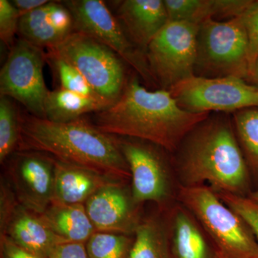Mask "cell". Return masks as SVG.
<instances>
[{
	"label": "cell",
	"mask_w": 258,
	"mask_h": 258,
	"mask_svg": "<svg viewBox=\"0 0 258 258\" xmlns=\"http://www.w3.org/2000/svg\"><path fill=\"white\" fill-rule=\"evenodd\" d=\"M214 258H228L227 256L225 255L221 251L218 250L217 249L215 252V256H214Z\"/></svg>",
	"instance_id": "e575fe53"
},
{
	"label": "cell",
	"mask_w": 258,
	"mask_h": 258,
	"mask_svg": "<svg viewBox=\"0 0 258 258\" xmlns=\"http://www.w3.org/2000/svg\"><path fill=\"white\" fill-rule=\"evenodd\" d=\"M118 181L121 180L55 159L52 203L85 205L97 191Z\"/></svg>",
	"instance_id": "2e32d148"
},
{
	"label": "cell",
	"mask_w": 258,
	"mask_h": 258,
	"mask_svg": "<svg viewBox=\"0 0 258 258\" xmlns=\"http://www.w3.org/2000/svg\"><path fill=\"white\" fill-rule=\"evenodd\" d=\"M133 242L130 235L96 232L86 247L89 258H129Z\"/></svg>",
	"instance_id": "d4e9b609"
},
{
	"label": "cell",
	"mask_w": 258,
	"mask_h": 258,
	"mask_svg": "<svg viewBox=\"0 0 258 258\" xmlns=\"http://www.w3.org/2000/svg\"><path fill=\"white\" fill-rule=\"evenodd\" d=\"M46 52L20 38L10 50L0 71V94L21 103L30 114L45 118L49 90L43 68Z\"/></svg>",
	"instance_id": "30bf717a"
},
{
	"label": "cell",
	"mask_w": 258,
	"mask_h": 258,
	"mask_svg": "<svg viewBox=\"0 0 258 258\" xmlns=\"http://www.w3.org/2000/svg\"><path fill=\"white\" fill-rule=\"evenodd\" d=\"M79 70L100 98L114 104L126 86L124 61L106 45L89 35L74 32L60 45L47 49Z\"/></svg>",
	"instance_id": "8992f818"
},
{
	"label": "cell",
	"mask_w": 258,
	"mask_h": 258,
	"mask_svg": "<svg viewBox=\"0 0 258 258\" xmlns=\"http://www.w3.org/2000/svg\"><path fill=\"white\" fill-rule=\"evenodd\" d=\"M49 2L47 0H13L11 3L20 12V15H23L43 6Z\"/></svg>",
	"instance_id": "d6a6232c"
},
{
	"label": "cell",
	"mask_w": 258,
	"mask_h": 258,
	"mask_svg": "<svg viewBox=\"0 0 258 258\" xmlns=\"http://www.w3.org/2000/svg\"><path fill=\"white\" fill-rule=\"evenodd\" d=\"M181 144L179 166L182 186L208 182L215 192L243 196L248 186L247 162L233 124L226 115H210Z\"/></svg>",
	"instance_id": "3957f363"
},
{
	"label": "cell",
	"mask_w": 258,
	"mask_h": 258,
	"mask_svg": "<svg viewBox=\"0 0 258 258\" xmlns=\"http://www.w3.org/2000/svg\"><path fill=\"white\" fill-rule=\"evenodd\" d=\"M74 32L72 14L60 1H50L21 15L19 22L20 38L47 50L60 45Z\"/></svg>",
	"instance_id": "5bb4252c"
},
{
	"label": "cell",
	"mask_w": 258,
	"mask_h": 258,
	"mask_svg": "<svg viewBox=\"0 0 258 258\" xmlns=\"http://www.w3.org/2000/svg\"><path fill=\"white\" fill-rule=\"evenodd\" d=\"M115 138L130 169L134 203L165 205L170 199L171 185L161 148L139 139Z\"/></svg>",
	"instance_id": "8fae6325"
},
{
	"label": "cell",
	"mask_w": 258,
	"mask_h": 258,
	"mask_svg": "<svg viewBox=\"0 0 258 258\" xmlns=\"http://www.w3.org/2000/svg\"><path fill=\"white\" fill-rule=\"evenodd\" d=\"M210 115L183 109L169 91H151L134 76L114 104L95 113L93 123L110 135L139 139L174 152Z\"/></svg>",
	"instance_id": "6da1fadb"
},
{
	"label": "cell",
	"mask_w": 258,
	"mask_h": 258,
	"mask_svg": "<svg viewBox=\"0 0 258 258\" xmlns=\"http://www.w3.org/2000/svg\"><path fill=\"white\" fill-rule=\"evenodd\" d=\"M1 235L8 236L23 248L42 258H48L59 244L66 242L44 223L40 215L20 204Z\"/></svg>",
	"instance_id": "e0dca14e"
},
{
	"label": "cell",
	"mask_w": 258,
	"mask_h": 258,
	"mask_svg": "<svg viewBox=\"0 0 258 258\" xmlns=\"http://www.w3.org/2000/svg\"><path fill=\"white\" fill-rule=\"evenodd\" d=\"M20 12L8 0H0V39L9 50L15 45L18 33Z\"/></svg>",
	"instance_id": "83f0119b"
},
{
	"label": "cell",
	"mask_w": 258,
	"mask_h": 258,
	"mask_svg": "<svg viewBox=\"0 0 258 258\" xmlns=\"http://www.w3.org/2000/svg\"><path fill=\"white\" fill-rule=\"evenodd\" d=\"M137 205L125 181L107 185L85 203L96 232L131 235L140 224Z\"/></svg>",
	"instance_id": "4fadbf2b"
},
{
	"label": "cell",
	"mask_w": 258,
	"mask_h": 258,
	"mask_svg": "<svg viewBox=\"0 0 258 258\" xmlns=\"http://www.w3.org/2000/svg\"><path fill=\"white\" fill-rule=\"evenodd\" d=\"M134 235L129 258H170L164 228L157 220L141 222Z\"/></svg>",
	"instance_id": "44dd1931"
},
{
	"label": "cell",
	"mask_w": 258,
	"mask_h": 258,
	"mask_svg": "<svg viewBox=\"0 0 258 258\" xmlns=\"http://www.w3.org/2000/svg\"><path fill=\"white\" fill-rule=\"evenodd\" d=\"M241 17L248 40V58L250 69L258 56V1L252 2V5Z\"/></svg>",
	"instance_id": "f1b7e54d"
},
{
	"label": "cell",
	"mask_w": 258,
	"mask_h": 258,
	"mask_svg": "<svg viewBox=\"0 0 258 258\" xmlns=\"http://www.w3.org/2000/svg\"><path fill=\"white\" fill-rule=\"evenodd\" d=\"M179 199L228 258H258V243L248 225L205 185L181 186Z\"/></svg>",
	"instance_id": "277c9868"
},
{
	"label": "cell",
	"mask_w": 258,
	"mask_h": 258,
	"mask_svg": "<svg viewBox=\"0 0 258 258\" xmlns=\"http://www.w3.org/2000/svg\"><path fill=\"white\" fill-rule=\"evenodd\" d=\"M171 247L176 258H211L203 232L182 209L174 212L171 222Z\"/></svg>",
	"instance_id": "ffe728a7"
},
{
	"label": "cell",
	"mask_w": 258,
	"mask_h": 258,
	"mask_svg": "<svg viewBox=\"0 0 258 258\" xmlns=\"http://www.w3.org/2000/svg\"><path fill=\"white\" fill-rule=\"evenodd\" d=\"M18 198L6 175L0 181V231L4 230L19 205Z\"/></svg>",
	"instance_id": "f546056e"
},
{
	"label": "cell",
	"mask_w": 258,
	"mask_h": 258,
	"mask_svg": "<svg viewBox=\"0 0 258 258\" xmlns=\"http://www.w3.org/2000/svg\"><path fill=\"white\" fill-rule=\"evenodd\" d=\"M20 113L13 99L0 97V163L17 150L20 141Z\"/></svg>",
	"instance_id": "603a6c76"
},
{
	"label": "cell",
	"mask_w": 258,
	"mask_h": 258,
	"mask_svg": "<svg viewBox=\"0 0 258 258\" xmlns=\"http://www.w3.org/2000/svg\"><path fill=\"white\" fill-rule=\"evenodd\" d=\"M234 130L246 162L258 171V107L232 113Z\"/></svg>",
	"instance_id": "7402d4cb"
},
{
	"label": "cell",
	"mask_w": 258,
	"mask_h": 258,
	"mask_svg": "<svg viewBox=\"0 0 258 258\" xmlns=\"http://www.w3.org/2000/svg\"><path fill=\"white\" fill-rule=\"evenodd\" d=\"M216 193L220 200L248 225L258 243V203L243 196L229 193Z\"/></svg>",
	"instance_id": "4316f807"
},
{
	"label": "cell",
	"mask_w": 258,
	"mask_h": 258,
	"mask_svg": "<svg viewBox=\"0 0 258 258\" xmlns=\"http://www.w3.org/2000/svg\"><path fill=\"white\" fill-rule=\"evenodd\" d=\"M117 19L129 39L145 53L147 47L169 21L163 0H124Z\"/></svg>",
	"instance_id": "9a60e30c"
},
{
	"label": "cell",
	"mask_w": 258,
	"mask_h": 258,
	"mask_svg": "<svg viewBox=\"0 0 258 258\" xmlns=\"http://www.w3.org/2000/svg\"><path fill=\"white\" fill-rule=\"evenodd\" d=\"M183 109L192 113H231L258 107V88L235 76L207 78L194 75L169 90Z\"/></svg>",
	"instance_id": "ba28073f"
},
{
	"label": "cell",
	"mask_w": 258,
	"mask_h": 258,
	"mask_svg": "<svg viewBox=\"0 0 258 258\" xmlns=\"http://www.w3.org/2000/svg\"><path fill=\"white\" fill-rule=\"evenodd\" d=\"M241 16L227 21L208 19L200 24L195 68V72L199 71L200 75L197 76H235L247 81L248 40Z\"/></svg>",
	"instance_id": "5b68a950"
},
{
	"label": "cell",
	"mask_w": 258,
	"mask_h": 258,
	"mask_svg": "<svg viewBox=\"0 0 258 258\" xmlns=\"http://www.w3.org/2000/svg\"><path fill=\"white\" fill-rule=\"evenodd\" d=\"M48 258H89L86 244L66 242L59 244Z\"/></svg>",
	"instance_id": "1f68e13d"
},
{
	"label": "cell",
	"mask_w": 258,
	"mask_h": 258,
	"mask_svg": "<svg viewBox=\"0 0 258 258\" xmlns=\"http://www.w3.org/2000/svg\"><path fill=\"white\" fill-rule=\"evenodd\" d=\"M1 258H42L23 248L8 236L0 235Z\"/></svg>",
	"instance_id": "4dcf8cb0"
},
{
	"label": "cell",
	"mask_w": 258,
	"mask_h": 258,
	"mask_svg": "<svg viewBox=\"0 0 258 258\" xmlns=\"http://www.w3.org/2000/svg\"><path fill=\"white\" fill-rule=\"evenodd\" d=\"M40 216L56 235L66 242L86 244L96 232L82 204L52 203Z\"/></svg>",
	"instance_id": "ac0fdd59"
},
{
	"label": "cell",
	"mask_w": 258,
	"mask_h": 258,
	"mask_svg": "<svg viewBox=\"0 0 258 258\" xmlns=\"http://www.w3.org/2000/svg\"><path fill=\"white\" fill-rule=\"evenodd\" d=\"M110 103L98 97L86 96L58 88L49 91L45 103V118L66 123L98 113L111 107Z\"/></svg>",
	"instance_id": "d6986e66"
},
{
	"label": "cell",
	"mask_w": 258,
	"mask_h": 258,
	"mask_svg": "<svg viewBox=\"0 0 258 258\" xmlns=\"http://www.w3.org/2000/svg\"><path fill=\"white\" fill-rule=\"evenodd\" d=\"M199 26L169 21L147 47L146 58L159 89L169 91L195 75Z\"/></svg>",
	"instance_id": "52a82bcc"
},
{
	"label": "cell",
	"mask_w": 258,
	"mask_h": 258,
	"mask_svg": "<svg viewBox=\"0 0 258 258\" xmlns=\"http://www.w3.org/2000/svg\"><path fill=\"white\" fill-rule=\"evenodd\" d=\"M16 151H34L127 182L130 169L115 136L102 132L84 117L66 123L20 113Z\"/></svg>",
	"instance_id": "7a4b0ae2"
},
{
	"label": "cell",
	"mask_w": 258,
	"mask_h": 258,
	"mask_svg": "<svg viewBox=\"0 0 258 258\" xmlns=\"http://www.w3.org/2000/svg\"><path fill=\"white\" fill-rule=\"evenodd\" d=\"M251 199L253 200L254 201L257 202L258 203V190L257 191H254V193H252L251 195Z\"/></svg>",
	"instance_id": "d590c367"
},
{
	"label": "cell",
	"mask_w": 258,
	"mask_h": 258,
	"mask_svg": "<svg viewBox=\"0 0 258 258\" xmlns=\"http://www.w3.org/2000/svg\"><path fill=\"white\" fill-rule=\"evenodd\" d=\"M169 21L200 25L217 16L216 0H164Z\"/></svg>",
	"instance_id": "cb8c5ba5"
},
{
	"label": "cell",
	"mask_w": 258,
	"mask_h": 258,
	"mask_svg": "<svg viewBox=\"0 0 258 258\" xmlns=\"http://www.w3.org/2000/svg\"><path fill=\"white\" fill-rule=\"evenodd\" d=\"M247 81L258 88V56L249 69Z\"/></svg>",
	"instance_id": "836d02e7"
},
{
	"label": "cell",
	"mask_w": 258,
	"mask_h": 258,
	"mask_svg": "<svg viewBox=\"0 0 258 258\" xmlns=\"http://www.w3.org/2000/svg\"><path fill=\"white\" fill-rule=\"evenodd\" d=\"M47 61L55 69L60 80V88L86 96L98 97L79 70L67 61L57 56L47 54Z\"/></svg>",
	"instance_id": "484cf974"
},
{
	"label": "cell",
	"mask_w": 258,
	"mask_h": 258,
	"mask_svg": "<svg viewBox=\"0 0 258 258\" xmlns=\"http://www.w3.org/2000/svg\"><path fill=\"white\" fill-rule=\"evenodd\" d=\"M63 4L74 20L75 32L96 39L120 56L149 87L158 88L153 79L145 53L129 39L116 17L101 0H66Z\"/></svg>",
	"instance_id": "9c48e42d"
},
{
	"label": "cell",
	"mask_w": 258,
	"mask_h": 258,
	"mask_svg": "<svg viewBox=\"0 0 258 258\" xmlns=\"http://www.w3.org/2000/svg\"><path fill=\"white\" fill-rule=\"evenodd\" d=\"M5 163L19 203L42 215L53 200L55 159L41 152L15 151Z\"/></svg>",
	"instance_id": "7c38bea8"
}]
</instances>
